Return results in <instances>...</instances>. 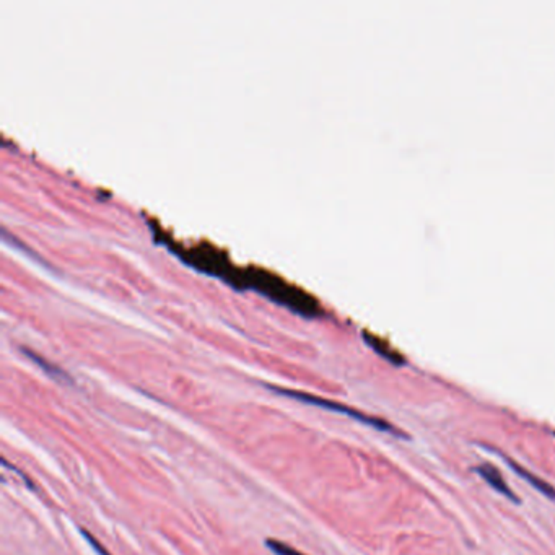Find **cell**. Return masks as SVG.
Returning a JSON list of instances; mask_svg holds the SVG:
<instances>
[{
  "label": "cell",
  "instance_id": "6da1fadb",
  "mask_svg": "<svg viewBox=\"0 0 555 555\" xmlns=\"http://www.w3.org/2000/svg\"><path fill=\"white\" fill-rule=\"evenodd\" d=\"M269 388L274 391V393H279L282 396H285V398H290V399H295V401H302V402H305V404L318 406V407H322V409H326V411L344 413V416H347L350 418H355V421L365 423V426H370L373 428L383 430V432H389V433L399 435L398 430H396L386 421H381V418L366 416V413H364V412L352 409V407H347V406H344V404H339V402L327 401L324 398H318V396H311V394H307V393H300V391L284 389V388H277V386H269Z\"/></svg>",
  "mask_w": 555,
  "mask_h": 555
},
{
  "label": "cell",
  "instance_id": "7a4b0ae2",
  "mask_svg": "<svg viewBox=\"0 0 555 555\" xmlns=\"http://www.w3.org/2000/svg\"><path fill=\"white\" fill-rule=\"evenodd\" d=\"M475 471H477V474L485 480L487 484H489L490 487H494L497 492H500L502 495H505L512 502L519 503L518 495L514 494L512 489H509L508 484L505 482V479H503V475L500 474V471H498L495 466H492V464H489V462H484V464H480V466L475 467Z\"/></svg>",
  "mask_w": 555,
  "mask_h": 555
},
{
  "label": "cell",
  "instance_id": "3957f363",
  "mask_svg": "<svg viewBox=\"0 0 555 555\" xmlns=\"http://www.w3.org/2000/svg\"><path fill=\"white\" fill-rule=\"evenodd\" d=\"M508 464H509V467L513 469V471H517V472H518L519 477H523L524 480H528V482H529L532 487H534L536 490L542 492V494L546 495L547 498H551V500L555 502V489H554V487H552L551 484H547L546 480H542V479H539V477H536V475L532 474V472L526 471V469H524V467H521L518 462H514V461H512V460H508Z\"/></svg>",
  "mask_w": 555,
  "mask_h": 555
},
{
  "label": "cell",
  "instance_id": "277c9868",
  "mask_svg": "<svg viewBox=\"0 0 555 555\" xmlns=\"http://www.w3.org/2000/svg\"><path fill=\"white\" fill-rule=\"evenodd\" d=\"M26 354L30 355L31 359L35 360L38 365H41V366L44 368V370H46L48 375H51V376H53L54 379H59V381H67V383H70V378L67 376V373H64V371H62V370H59L58 366H54V365H49V364H46V361L41 360V356H36V355H33L31 352H26Z\"/></svg>",
  "mask_w": 555,
  "mask_h": 555
},
{
  "label": "cell",
  "instance_id": "5b68a950",
  "mask_svg": "<svg viewBox=\"0 0 555 555\" xmlns=\"http://www.w3.org/2000/svg\"><path fill=\"white\" fill-rule=\"evenodd\" d=\"M265 546H268L275 555H305L300 551H297V549L287 546V544L277 539H268L265 541Z\"/></svg>",
  "mask_w": 555,
  "mask_h": 555
},
{
  "label": "cell",
  "instance_id": "8992f818",
  "mask_svg": "<svg viewBox=\"0 0 555 555\" xmlns=\"http://www.w3.org/2000/svg\"><path fill=\"white\" fill-rule=\"evenodd\" d=\"M80 532H82V536L85 537V539H87V542L90 544V546H92L96 552H98V555H111L110 551H107L105 546H101V544L98 542V539H96V537L92 534V532H88L87 529H83V528L80 529Z\"/></svg>",
  "mask_w": 555,
  "mask_h": 555
}]
</instances>
